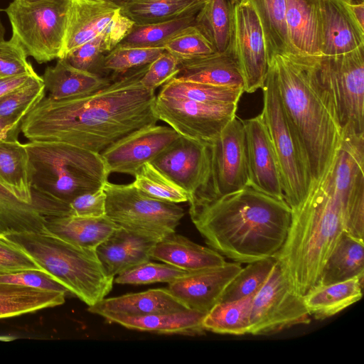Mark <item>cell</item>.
<instances>
[{"label":"cell","instance_id":"cell-1","mask_svg":"<svg viewBox=\"0 0 364 364\" xmlns=\"http://www.w3.org/2000/svg\"><path fill=\"white\" fill-rule=\"evenodd\" d=\"M149 64L85 95L60 100L45 96L25 116L21 132L29 141H61L100 154L123 136L159 121L156 95L140 82Z\"/></svg>","mask_w":364,"mask_h":364},{"label":"cell","instance_id":"cell-2","mask_svg":"<svg viewBox=\"0 0 364 364\" xmlns=\"http://www.w3.org/2000/svg\"><path fill=\"white\" fill-rule=\"evenodd\" d=\"M188 203L191 220L208 246L240 264L273 257L286 239L292 215L284 200L250 186Z\"/></svg>","mask_w":364,"mask_h":364},{"label":"cell","instance_id":"cell-3","mask_svg":"<svg viewBox=\"0 0 364 364\" xmlns=\"http://www.w3.org/2000/svg\"><path fill=\"white\" fill-rule=\"evenodd\" d=\"M269 68L305 155L312 186L331 168L342 145L333 106L301 55H276L269 61Z\"/></svg>","mask_w":364,"mask_h":364},{"label":"cell","instance_id":"cell-4","mask_svg":"<svg viewBox=\"0 0 364 364\" xmlns=\"http://www.w3.org/2000/svg\"><path fill=\"white\" fill-rule=\"evenodd\" d=\"M343 231L339 201L327 172L292 210L286 239L273 256L295 293L304 296L316 284Z\"/></svg>","mask_w":364,"mask_h":364},{"label":"cell","instance_id":"cell-5","mask_svg":"<svg viewBox=\"0 0 364 364\" xmlns=\"http://www.w3.org/2000/svg\"><path fill=\"white\" fill-rule=\"evenodd\" d=\"M8 236L22 245L68 292L88 306L112 290L114 278L106 272L95 250L72 243L47 229Z\"/></svg>","mask_w":364,"mask_h":364},{"label":"cell","instance_id":"cell-6","mask_svg":"<svg viewBox=\"0 0 364 364\" xmlns=\"http://www.w3.org/2000/svg\"><path fill=\"white\" fill-rule=\"evenodd\" d=\"M33 170L32 188L69 203L103 187L110 174L100 153L61 141L24 144Z\"/></svg>","mask_w":364,"mask_h":364},{"label":"cell","instance_id":"cell-7","mask_svg":"<svg viewBox=\"0 0 364 364\" xmlns=\"http://www.w3.org/2000/svg\"><path fill=\"white\" fill-rule=\"evenodd\" d=\"M333 104L343 137H364V45L336 55H301Z\"/></svg>","mask_w":364,"mask_h":364},{"label":"cell","instance_id":"cell-8","mask_svg":"<svg viewBox=\"0 0 364 364\" xmlns=\"http://www.w3.org/2000/svg\"><path fill=\"white\" fill-rule=\"evenodd\" d=\"M262 89V114L277 159L284 199L291 210H294L304 202L310 189L311 177L308 164L285 113L274 75L269 68Z\"/></svg>","mask_w":364,"mask_h":364},{"label":"cell","instance_id":"cell-9","mask_svg":"<svg viewBox=\"0 0 364 364\" xmlns=\"http://www.w3.org/2000/svg\"><path fill=\"white\" fill-rule=\"evenodd\" d=\"M68 6L69 0L31 4L14 0L4 9L12 36L38 63L62 58Z\"/></svg>","mask_w":364,"mask_h":364},{"label":"cell","instance_id":"cell-10","mask_svg":"<svg viewBox=\"0 0 364 364\" xmlns=\"http://www.w3.org/2000/svg\"><path fill=\"white\" fill-rule=\"evenodd\" d=\"M106 216L118 227L154 241H159L176 232L183 209L178 203L148 197L132 183L104 184Z\"/></svg>","mask_w":364,"mask_h":364},{"label":"cell","instance_id":"cell-11","mask_svg":"<svg viewBox=\"0 0 364 364\" xmlns=\"http://www.w3.org/2000/svg\"><path fill=\"white\" fill-rule=\"evenodd\" d=\"M206 143L210 158L208 178L188 202L215 198L248 186L243 120L235 116L215 138Z\"/></svg>","mask_w":364,"mask_h":364},{"label":"cell","instance_id":"cell-12","mask_svg":"<svg viewBox=\"0 0 364 364\" xmlns=\"http://www.w3.org/2000/svg\"><path fill=\"white\" fill-rule=\"evenodd\" d=\"M310 316L302 296L290 288L276 262L264 284L252 296L248 334L275 333L309 323Z\"/></svg>","mask_w":364,"mask_h":364},{"label":"cell","instance_id":"cell-13","mask_svg":"<svg viewBox=\"0 0 364 364\" xmlns=\"http://www.w3.org/2000/svg\"><path fill=\"white\" fill-rule=\"evenodd\" d=\"M364 137H343L332 166L328 171L338 199L343 231L363 240Z\"/></svg>","mask_w":364,"mask_h":364},{"label":"cell","instance_id":"cell-14","mask_svg":"<svg viewBox=\"0 0 364 364\" xmlns=\"http://www.w3.org/2000/svg\"><path fill=\"white\" fill-rule=\"evenodd\" d=\"M237 104H210L156 95L155 114L179 135L210 141L236 116Z\"/></svg>","mask_w":364,"mask_h":364},{"label":"cell","instance_id":"cell-15","mask_svg":"<svg viewBox=\"0 0 364 364\" xmlns=\"http://www.w3.org/2000/svg\"><path fill=\"white\" fill-rule=\"evenodd\" d=\"M244 82L252 93L262 88L268 71L267 50L259 21L249 0L232 7V26L228 47Z\"/></svg>","mask_w":364,"mask_h":364},{"label":"cell","instance_id":"cell-16","mask_svg":"<svg viewBox=\"0 0 364 364\" xmlns=\"http://www.w3.org/2000/svg\"><path fill=\"white\" fill-rule=\"evenodd\" d=\"M180 136L171 127L156 124L123 136L100 154L109 173L134 176L144 164L153 161Z\"/></svg>","mask_w":364,"mask_h":364},{"label":"cell","instance_id":"cell-17","mask_svg":"<svg viewBox=\"0 0 364 364\" xmlns=\"http://www.w3.org/2000/svg\"><path fill=\"white\" fill-rule=\"evenodd\" d=\"M151 163L184 189L189 198L205 186L210 171L207 143L182 136Z\"/></svg>","mask_w":364,"mask_h":364},{"label":"cell","instance_id":"cell-18","mask_svg":"<svg viewBox=\"0 0 364 364\" xmlns=\"http://www.w3.org/2000/svg\"><path fill=\"white\" fill-rule=\"evenodd\" d=\"M248 170V186L267 195L284 199L281 173L262 112L243 120Z\"/></svg>","mask_w":364,"mask_h":364},{"label":"cell","instance_id":"cell-19","mask_svg":"<svg viewBox=\"0 0 364 364\" xmlns=\"http://www.w3.org/2000/svg\"><path fill=\"white\" fill-rule=\"evenodd\" d=\"M239 262L187 272L168 283L167 289L188 309L207 314L221 299L228 284L241 270Z\"/></svg>","mask_w":364,"mask_h":364},{"label":"cell","instance_id":"cell-20","mask_svg":"<svg viewBox=\"0 0 364 364\" xmlns=\"http://www.w3.org/2000/svg\"><path fill=\"white\" fill-rule=\"evenodd\" d=\"M318 3L321 55H339L364 45V29L344 0H318Z\"/></svg>","mask_w":364,"mask_h":364},{"label":"cell","instance_id":"cell-21","mask_svg":"<svg viewBox=\"0 0 364 364\" xmlns=\"http://www.w3.org/2000/svg\"><path fill=\"white\" fill-rule=\"evenodd\" d=\"M119 14V6L102 0H69L61 58L100 34Z\"/></svg>","mask_w":364,"mask_h":364},{"label":"cell","instance_id":"cell-22","mask_svg":"<svg viewBox=\"0 0 364 364\" xmlns=\"http://www.w3.org/2000/svg\"><path fill=\"white\" fill-rule=\"evenodd\" d=\"M156 242L118 227L97 248V255L111 277L150 261Z\"/></svg>","mask_w":364,"mask_h":364},{"label":"cell","instance_id":"cell-23","mask_svg":"<svg viewBox=\"0 0 364 364\" xmlns=\"http://www.w3.org/2000/svg\"><path fill=\"white\" fill-rule=\"evenodd\" d=\"M188 310L167 289L159 288L116 297L104 298L88 311L105 317L109 315L141 316Z\"/></svg>","mask_w":364,"mask_h":364},{"label":"cell","instance_id":"cell-24","mask_svg":"<svg viewBox=\"0 0 364 364\" xmlns=\"http://www.w3.org/2000/svg\"><path fill=\"white\" fill-rule=\"evenodd\" d=\"M285 1L288 38L294 54L321 55L318 0Z\"/></svg>","mask_w":364,"mask_h":364},{"label":"cell","instance_id":"cell-25","mask_svg":"<svg viewBox=\"0 0 364 364\" xmlns=\"http://www.w3.org/2000/svg\"><path fill=\"white\" fill-rule=\"evenodd\" d=\"M177 80L197 82L215 86L243 87L238 66L229 48L223 53L179 59Z\"/></svg>","mask_w":364,"mask_h":364},{"label":"cell","instance_id":"cell-26","mask_svg":"<svg viewBox=\"0 0 364 364\" xmlns=\"http://www.w3.org/2000/svg\"><path fill=\"white\" fill-rule=\"evenodd\" d=\"M151 259L187 272L218 267L226 262L216 250L198 245L176 232L155 243Z\"/></svg>","mask_w":364,"mask_h":364},{"label":"cell","instance_id":"cell-27","mask_svg":"<svg viewBox=\"0 0 364 364\" xmlns=\"http://www.w3.org/2000/svg\"><path fill=\"white\" fill-rule=\"evenodd\" d=\"M133 25L120 13L100 34L69 51L63 59L78 70L107 77L102 68L104 57L129 33Z\"/></svg>","mask_w":364,"mask_h":364},{"label":"cell","instance_id":"cell-28","mask_svg":"<svg viewBox=\"0 0 364 364\" xmlns=\"http://www.w3.org/2000/svg\"><path fill=\"white\" fill-rule=\"evenodd\" d=\"M206 314L193 310L141 316L109 315L105 317L129 329L158 333L200 336L205 333L203 321Z\"/></svg>","mask_w":364,"mask_h":364},{"label":"cell","instance_id":"cell-29","mask_svg":"<svg viewBox=\"0 0 364 364\" xmlns=\"http://www.w3.org/2000/svg\"><path fill=\"white\" fill-rule=\"evenodd\" d=\"M48 97L60 100L85 95L99 90L112 82L111 77H101L78 70L64 59H58L54 66L46 68L41 76Z\"/></svg>","mask_w":364,"mask_h":364},{"label":"cell","instance_id":"cell-30","mask_svg":"<svg viewBox=\"0 0 364 364\" xmlns=\"http://www.w3.org/2000/svg\"><path fill=\"white\" fill-rule=\"evenodd\" d=\"M364 277L328 284H316L304 296V304L311 316L324 319L358 301L363 296Z\"/></svg>","mask_w":364,"mask_h":364},{"label":"cell","instance_id":"cell-31","mask_svg":"<svg viewBox=\"0 0 364 364\" xmlns=\"http://www.w3.org/2000/svg\"><path fill=\"white\" fill-rule=\"evenodd\" d=\"M0 184L19 200L33 205L30 156L18 139L0 140Z\"/></svg>","mask_w":364,"mask_h":364},{"label":"cell","instance_id":"cell-32","mask_svg":"<svg viewBox=\"0 0 364 364\" xmlns=\"http://www.w3.org/2000/svg\"><path fill=\"white\" fill-rule=\"evenodd\" d=\"M46 229L81 247L96 250L118 228L108 217L76 215L46 218Z\"/></svg>","mask_w":364,"mask_h":364},{"label":"cell","instance_id":"cell-33","mask_svg":"<svg viewBox=\"0 0 364 364\" xmlns=\"http://www.w3.org/2000/svg\"><path fill=\"white\" fill-rule=\"evenodd\" d=\"M66 293L0 282V319L62 305Z\"/></svg>","mask_w":364,"mask_h":364},{"label":"cell","instance_id":"cell-34","mask_svg":"<svg viewBox=\"0 0 364 364\" xmlns=\"http://www.w3.org/2000/svg\"><path fill=\"white\" fill-rule=\"evenodd\" d=\"M356 277H364V242L343 231L316 284H328Z\"/></svg>","mask_w":364,"mask_h":364},{"label":"cell","instance_id":"cell-35","mask_svg":"<svg viewBox=\"0 0 364 364\" xmlns=\"http://www.w3.org/2000/svg\"><path fill=\"white\" fill-rule=\"evenodd\" d=\"M203 1L128 0L120 6V13L134 24L160 23L196 14Z\"/></svg>","mask_w":364,"mask_h":364},{"label":"cell","instance_id":"cell-36","mask_svg":"<svg viewBox=\"0 0 364 364\" xmlns=\"http://www.w3.org/2000/svg\"><path fill=\"white\" fill-rule=\"evenodd\" d=\"M263 32L269 61L276 55H295L289 43L286 24L285 0H249Z\"/></svg>","mask_w":364,"mask_h":364},{"label":"cell","instance_id":"cell-37","mask_svg":"<svg viewBox=\"0 0 364 364\" xmlns=\"http://www.w3.org/2000/svg\"><path fill=\"white\" fill-rule=\"evenodd\" d=\"M194 26L206 38L215 52L226 51L232 26V6L229 0H204L196 15Z\"/></svg>","mask_w":364,"mask_h":364},{"label":"cell","instance_id":"cell-38","mask_svg":"<svg viewBox=\"0 0 364 364\" xmlns=\"http://www.w3.org/2000/svg\"><path fill=\"white\" fill-rule=\"evenodd\" d=\"M44 230L46 219L33 205L19 200L0 184V232L9 235Z\"/></svg>","mask_w":364,"mask_h":364},{"label":"cell","instance_id":"cell-39","mask_svg":"<svg viewBox=\"0 0 364 364\" xmlns=\"http://www.w3.org/2000/svg\"><path fill=\"white\" fill-rule=\"evenodd\" d=\"M243 87L215 86L172 78L157 95L210 104H238Z\"/></svg>","mask_w":364,"mask_h":364},{"label":"cell","instance_id":"cell-40","mask_svg":"<svg viewBox=\"0 0 364 364\" xmlns=\"http://www.w3.org/2000/svg\"><path fill=\"white\" fill-rule=\"evenodd\" d=\"M252 298L217 303L203 318L205 331L235 336L247 334Z\"/></svg>","mask_w":364,"mask_h":364},{"label":"cell","instance_id":"cell-41","mask_svg":"<svg viewBox=\"0 0 364 364\" xmlns=\"http://www.w3.org/2000/svg\"><path fill=\"white\" fill-rule=\"evenodd\" d=\"M196 15L144 25H133L131 31L118 44L122 46L156 48L163 45L182 29L194 25ZM164 48V47H163Z\"/></svg>","mask_w":364,"mask_h":364},{"label":"cell","instance_id":"cell-42","mask_svg":"<svg viewBox=\"0 0 364 364\" xmlns=\"http://www.w3.org/2000/svg\"><path fill=\"white\" fill-rule=\"evenodd\" d=\"M133 186L145 196L161 201L180 203L188 202L189 194L151 162L144 164L134 175Z\"/></svg>","mask_w":364,"mask_h":364},{"label":"cell","instance_id":"cell-43","mask_svg":"<svg viewBox=\"0 0 364 364\" xmlns=\"http://www.w3.org/2000/svg\"><path fill=\"white\" fill-rule=\"evenodd\" d=\"M45 96L43 80L37 74L0 97V118L22 122L27 113Z\"/></svg>","mask_w":364,"mask_h":364},{"label":"cell","instance_id":"cell-44","mask_svg":"<svg viewBox=\"0 0 364 364\" xmlns=\"http://www.w3.org/2000/svg\"><path fill=\"white\" fill-rule=\"evenodd\" d=\"M275 264L273 257L247 263L226 287L220 301L252 296L264 284Z\"/></svg>","mask_w":364,"mask_h":364},{"label":"cell","instance_id":"cell-45","mask_svg":"<svg viewBox=\"0 0 364 364\" xmlns=\"http://www.w3.org/2000/svg\"><path fill=\"white\" fill-rule=\"evenodd\" d=\"M165 49L163 47L142 48L117 45L104 57L102 68L112 80L129 70L151 63Z\"/></svg>","mask_w":364,"mask_h":364},{"label":"cell","instance_id":"cell-46","mask_svg":"<svg viewBox=\"0 0 364 364\" xmlns=\"http://www.w3.org/2000/svg\"><path fill=\"white\" fill-rule=\"evenodd\" d=\"M187 271L164 263L150 261L138 264L114 277V282L120 284H148L155 282L169 283L183 276Z\"/></svg>","mask_w":364,"mask_h":364},{"label":"cell","instance_id":"cell-47","mask_svg":"<svg viewBox=\"0 0 364 364\" xmlns=\"http://www.w3.org/2000/svg\"><path fill=\"white\" fill-rule=\"evenodd\" d=\"M163 47L165 50L179 59L192 58L215 53L210 43L194 25L178 32Z\"/></svg>","mask_w":364,"mask_h":364},{"label":"cell","instance_id":"cell-48","mask_svg":"<svg viewBox=\"0 0 364 364\" xmlns=\"http://www.w3.org/2000/svg\"><path fill=\"white\" fill-rule=\"evenodd\" d=\"M27 57L22 46L15 37L11 36L8 41H0V78L36 74Z\"/></svg>","mask_w":364,"mask_h":364},{"label":"cell","instance_id":"cell-49","mask_svg":"<svg viewBox=\"0 0 364 364\" xmlns=\"http://www.w3.org/2000/svg\"><path fill=\"white\" fill-rule=\"evenodd\" d=\"M24 269L45 271L22 245L0 232V273Z\"/></svg>","mask_w":364,"mask_h":364},{"label":"cell","instance_id":"cell-50","mask_svg":"<svg viewBox=\"0 0 364 364\" xmlns=\"http://www.w3.org/2000/svg\"><path fill=\"white\" fill-rule=\"evenodd\" d=\"M179 58L164 50L152 61L140 80L142 86L155 92L156 88L173 78L178 72Z\"/></svg>","mask_w":364,"mask_h":364},{"label":"cell","instance_id":"cell-51","mask_svg":"<svg viewBox=\"0 0 364 364\" xmlns=\"http://www.w3.org/2000/svg\"><path fill=\"white\" fill-rule=\"evenodd\" d=\"M0 282L68 292L66 289L53 276L48 272L38 269H24L0 273Z\"/></svg>","mask_w":364,"mask_h":364},{"label":"cell","instance_id":"cell-52","mask_svg":"<svg viewBox=\"0 0 364 364\" xmlns=\"http://www.w3.org/2000/svg\"><path fill=\"white\" fill-rule=\"evenodd\" d=\"M72 215L100 218L106 215V193L101 188L81 194L68 203Z\"/></svg>","mask_w":364,"mask_h":364},{"label":"cell","instance_id":"cell-53","mask_svg":"<svg viewBox=\"0 0 364 364\" xmlns=\"http://www.w3.org/2000/svg\"><path fill=\"white\" fill-rule=\"evenodd\" d=\"M27 74L0 78V97L26 83L33 76Z\"/></svg>","mask_w":364,"mask_h":364},{"label":"cell","instance_id":"cell-54","mask_svg":"<svg viewBox=\"0 0 364 364\" xmlns=\"http://www.w3.org/2000/svg\"><path fill=\"white\" fill-rule=\"evenodd\" d=\"M21 122L0 118V140L18 139Z\"/></svg>","mask_w":364,"mask_h":364},{"label":"cell","instance_id":"cell-55","mask_svg":"<svg viewBox=\"0 0 364 364\" xmlns=\"http://www.w3.org/2000/svg\"><path fill=\"white\" fill-rule=\"evenodd\" d=\"M344 1L359 26L364 29L363 0H344Z\"/></svg>","mask_w":364,"mask_h":364},{"label":"cell","instance_id":"cell-56","mask_svg":"<svg viewBox=\"0 0 364 364\" xmlns=\"http://www.w3.org/2000/svg\"><path fill=\"white\" fill-rule=\"evenodd\" d=\"M102 1L114 4V5L120 7L122 4H124L128 0H102Z\"/></svg>","mask_w":364,"mask_h":364},{"label":"cell","instance_id":"cell-57","mask_svg":"<svg viewBox=\"0 0 364 364\" xmlns=\"http://www.w3.org/2000/svg\"><path fill=\"white\" fill-rule=\"evenodd\" d=\"M5 29L0 19V41L4 40Z\"/></svg>","mask_w":364,"mask_h":364},{"label":"cell","instance_id":"cell-58","mask_svg":"<svg viewBox=\"0 0 364 364\" xmlns=\"http://www.w3.org/2000/svg\"><path fill=\"white\" fill-rule=\"evenodd\" d=\"M16 1H18L21 3H25V4H31V3L40 2V1H47V0H16Z\"/></svg>","mask_w":364,"mask_h":364},{"label":"cell","instance_id":"cell-59","mask_svg":"<svg viewBox=\"0 0 364 364\" xmlns=\"http://www.w3.org/2000/svg\"><path fill=\"white\" fill-rule=\"evenodd\" d=\"M243 1H245V0H229L230 3L232 7L237 4L242 2Z\"/></svg>","mask_w":364,"mask_h":364}]
</instances>
